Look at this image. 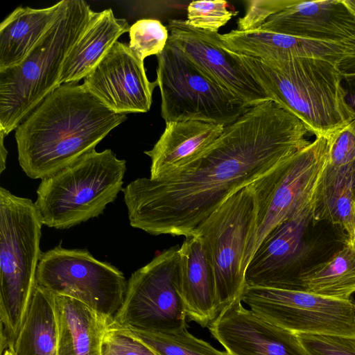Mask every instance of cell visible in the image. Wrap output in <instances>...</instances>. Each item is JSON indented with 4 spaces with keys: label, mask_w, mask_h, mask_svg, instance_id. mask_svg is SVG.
<instances>
[{
    "label": "cell",
    "mask_w": 355,
    "mask_h": 355,
    "mask_svg": "<svg viewBox=\"0 0 355 355\" xmlns=\"http://www.w3.org/2000/svg\"><path fill=\"white\" fill-rule=\"evenodd\" d=\"M310 132L272 101L249 107L182 171L123 188L130 225L152 235L193 236L233 193L310 144Z\"/></svg>",
    "instance_id": "1"
},
{
    "label": "cell",
    "mask_w": 355,
    "mask_h": 355,
    "mask_svg": "<svg viewBox=\"0 0 355 355\" xmlns=\"http://www.w3.org/2000/svg\"><path fill=\"white\" fill-rule=\"evenodd\" d=\"M126 119L83 84L60 85L15 129L19 165L28 177L42 180L95 150Z\"/></svg>",
    "instance_id": "2"
},
{
    "label": "cell",
    "mask_w": 355,
    "mask_h": 355,
    "mask_svg": "<svg viewBox=\"0 0 355 355\" xmlns=\"http://www.w3.org/2000/svg\"><path fill=\"white\" fill-rule=\"evenodd\" d=\"M233 53L270 101L316 137H327L354 120L338 63L314 58L261 60Z\"/></svg>",
    "instance_id": "3"
},
{
    "label": "cell",
    "mask_w": 355,
    "mask_h": 355,
    "mask_svg": "<svg viewBox=\"0 0 355 355\" xmlns=\"http://www.w3.org/2000/svg\"><path fill=\"white\" fill-rule=\"evenodd\" d=\"M49 30L18 66L0 71V131L8 135L55 89L64 61L94 10L83 0H62Z\"/></svg>",
    "instance_id": "4"
},
{
    "label": "cell",
    "mask_w": 355,
    "mask_h": 355,
    "mask_svg": "<svg viewBox=\"0 0 355 355\" xmlns=\"http://www.w3.org/2000/svg\"><path fill=\"white\" fill-rule=\"evenodd\" d=\"M42 225L35 202L0 187L1 352L12 347L35 285Z\"/></svg>",
    "instance_id": "5"
},
{
    "label": "cell",
    "mask_w": 355,
    "mask_h": 355,
    "mask_svg": "<svg viewBox=\"0 0 355 355\" xmlns=\"http://www.w3.org/2000/svg\"><path fill=\"white\" fill-rule=\"evenodd\" d=\"M126 162L93 150L41 180L36 209L44 225L69 229L101 215L123 190Z\"/></svg>",
    "instance_id": "6"
},
{
    "label": "cell",
    "mask_w": 355,
    "mask_h": 355,
    "mask_svg": "<svg viewBox=\"0 0 355 355\" xmlns=\"http://www.w3.org/2000/svg\"><path fill=\"white\" fill-rule=\"evenodd\" d=\"M329 147L327 137H316L252 184L257 216L245 250L244 271L268 234L313 199L327 163Z\"/></svg>",
    "instance_id": "7"
},
{
    "label": "cell",
    "mask_w": 355,
    "mask_h": 355,
    "mask_svg": "<svg viewBox=\"0 0 355 355\" xmlns=\"http://www.w3.org/2000/svg\"><path fill=\"white\" fill-rule=\"evenodd\" d=\"M157 58L156 80L166 123L198 121L226 126L250 107L200 70L169 37Z\"/></svg>",
    "instance_id": "8"
},
{
    "label": "cell",
    "mask_w": 355,
    "mask_h": 355,
    "mask_svg": "<svg viewBox=\"0 0 355 355\" xmlns=\"http://www.w3.org/2000/svg\"><path fill=\"white\" fill-rule=\"evenodd\" d=\"M256 216L251 184L230 196L196 230L213 268L219 313L241 301L246 286L243 259Z\"/></svg>",
    "instance_id": "9"
},
{
    "label": "cell",
    "mask_w": 355,
    "mask_h": 355,
    "mask_svg": "<svg viewBox=\"0 0 355 355\" xmlns=\"http://www.w3.org/2000/svg\"><path fill=\"white\" fill-rule=\"evenodd\" d=\"M179 248L164 250L131 275L114 324L154 334L187 328V315L178 293Z\"/></svg>",
    "instance_id": "10"
},
{
    "label": "cell",
    "mask_w": 355,
    "mask_h": 355,
    "mask_svg": "<svg viewBox=\"0 0 355 355\" xmlns=\"http://www.w3.org/2000/svg\"><path fill=\"white\" fill-rule=\"evenodd\" d=\"M127 282L117 268L87 250L60 245L42 253L35 277L37 285L54 295L80 300L113 320L123 304Z\"/></svg>",
    "instance_id": "11"
},
{
    "label": "cell",
    "mask_w": 355,
    "mask_h": 355,
    "mask_svg": "<svg viewBox=\"0 0 355 355\" xmlns=\"http://www.w3.org/2000/svg\"><path fill=\"white\" fill-rule=\"evenodd\" d=\"M241 300L266 321L295 334L355 336V302L352 300L248 286Z\"/></svg>",
    "instance_id": "12"
},
{
    "label": "cell",
    "mask_w": 355,
    "mask_h": 355,
    "mask_svg": "<svg viewBox=\"0 0 355 355\" xmlns=\"http://www.w3.org/2000/svg\"><path fill=\"white\" fill-rule=\"evenodd\" d=\"M317 221L313 198L264 239L245 269L246 286L295 291L308 268L309 227Z\"/></svg>",
    "instance_id": "13"
},
{
    "label": "cell",
    "mask_w": 355,
    "mask_h": 355,
    "mask_svg": "<svg viewBox=\"0 0 355 355\" xmlns=\"http://www.w3.org/2000/svg\"><path fill=\"white\" fill-rule=\"evenodd\" d=\"M169 38L205 74L249 106L270 101L263 89L221 43L220 34L198 29L186 20L168 21Z\"/></svg>",
    "instance_id": "14"
},
{
    "label": "cell",
    "mask_w": 355,
    "mask_h": 355,
    "mask_svg": "<svg viewBox=\"0 0 355 355\" xmlns=\"http://www.w3.org/2000/svg\"><path fill=\"white\" fill-rule=\"evenodd\" d=\"M83 85L117 114L150 110L157 80L147 78L144 60L117 41L84 79Z\"/></svg>",
    "instance_id": "15"
},
{
    "label": "cell",
    "mask_w": 355,
    "mask_h": 355,
    "mask_svg": "<svg viewBox=\"0 0 355 355\" xmlns=\"http://www.w3.org/2000/svg\"><path fill=\"white\" fill-rule=\"evenodd\" d=\"M229 355H308L296 334L268 322L239 301L209 325Z\"/></svg>",
    "instance_id": "16"
},
{
    "label": "cell",
    "mask_w": 355,
    "mask_h": 355,
    "mask_svg": "<svg viewBox=\"0 0 355 355\" xmlns=\"http://www.w3.org/2000/svg\"><path fill=\"white\" fill-rule=\"evenodd\" d=\"M259 28L320 42H355V16L343 0H295Z\"/></svg>",
    "instance_id": "17"
},
{
    "label": "cell",
    "mask_w": 355,
    "mask_h": 355,
    "mask_svg": "<svg viewBox=\"0 0 355 355\" xmlns=\"http://www.w3.org/2000/svg\"><path fill=\"white\" fill-rule=\"evenodd\" d=\"M222 45L243 56L261 60H285L293 58H314L339 63L351 56L353 44L307 40L263 28L232 30L220 34Z\"/></svg>",
    "instance_id": "18"
},
{
    "label": "cell",
    "mask_w": 355,
    "mask_h": 355,
    "mask_svg": "<svg viewBox=\"0 0 355 355\" xmlns=\"http://www.w3.org/2000/svg\"><path fill=\"white\" fill-rule=\"evenodd\" d=\"M224 125L198 121L166 123L152 149L144 152L151 160V179L175 175L197 160L218 138Z\"/></svg>",
    "instance_id": "19"
},
{
    "label": "cell",
    "mask_w": 355,
    "mask_h": 355,
    "mask_svg": "<svg viewBox=\"0 0 355 355\" xmlns=\"http://www.w3.org/2000/svg\"><path fill=\"white\" fill-rule=\"evenodd\" d=\"M179 256L178 293L187 319L209 327L219 312L214 270L201 238L186 237Z\"/></svg>",
    "instance_id": "20"
},
{
    "label": "cell",
    "mask_w": 355,
    "mask_h": 355,
    "mask_svg": "<svg viewBox=\"0 0 355 355\" xmlns=\"http://www.w3.org/2000/svg\"><path fill=\"white\" fill-rule=\"evenodd\" d=\"M130 28L127 20L115 17L111 8L94 12L64 61L59 85L85 79Z\"/></svg>",
    "instance_id": "21"
},
{
    "label": "cell",
    "mask_w": 355,
    "mask_h": 355,
    "mask_svg": "<svg viewBox=\"0 0 355 355\" xmlns=\"http://www.w3.org/2000/svg\"><path fill=\"white\" fill-rule=\"evenodd\" d=\"M58 355H101V343L114 320L74 298L55 295Z\"/></svg>",
    "instance_id": "22"
},
{
    "label": "cell",
    "mask_w": 355,
    "mask_h": 355,
    "mask_svg": "<svg viewBox=\"0 0 355 355\" xmlns=\"http://www.w3.org/2000/svg\"><path fill=\"white\" fill-rule=\"evenodd\" d=\"M60 1L45 8L19 6L0 25V71L20 64L55 19Z\"/></svg>",
    "instance_id": "23"
},
{
    "label": "cell",
    "mask_w": 355,
    "mask_h": 355,
    "mask_svg": "<svg viewBox=\"0 0 355 355\" xmlns=\"http://www.w3.org/2000/svg\"><path fill=\"white\" fill-rule=\"evenodd\" d=\"M355 162L336 167L327 163L314 196L315 216L338 226L355 243Z\"/></svg>",
    "instance_id": "24"
},
{
    "label": "cell",
    "mask_w": 355,
    "mask_h": 355,
    "mask_svg": "<svg viewBox=\"0 0 355 355\" xmlns=\"http://www.w3.org/2000/svg\"><path fill=\"white\" fill-rule=\"evenodd\" d=\"M55 295L35 284L16 340L14 355H58Z\"/></svg>",
    "instance_id": "25"
},
{
    "label": "cell",
    "mask_w": 355,
    "mask_h": 355,
    "mask_svg": "<svg viewBox=\"0 0 355 355\" xmlns=\"http://www.w3.org/2000/svg\"><path fill=\"white\" fill-rule=\"evenodd\" d=\"M295 291L352 300L355 293V243L345 239L329 259L313 264L299 276Z\"/></svg>",
    "instance_id": "26"
},
{
    "label": "cell",
    "mask_w": 355,
    "mask_h": 355,
    "mask_svg": "<svg viewBox=\"0 0 355 355\" xmlns=\"http://www.w3.org/2000/svg\"><path fill=\"white\" fill-rule=\"evenodd\" d=\"M159 355H229L191 334L187 328L171 334H154L125 328Z\"/></svg>",
    "instance_id": "27"
},
{
    "label": "cell",
    "mask_w": 355,
    "mask_h": 355,
    "mask_svg": "<svg viewBox=\"0 0 355 355\" xmlns=\"http://www.w3.org/2000/svg\"><path fill=\"white\" fill-rule=\"evenodd\" d=\"M129 35L130 49L142 60L153 55H159L169 37L168 28L155 19L137 21L130 26Z\"/></svg>",
    "instance_id": "28"
},
{
    "label": "cell",
    "mask_w": 355,
    "mask_h": 355,
    "mask_svg": "<svg viewBox=\"0 0 355 355\" xmlns=\"http://www.w3.org/2000/svg\"><path fill=\"white\" fill-rule=\"evenodd\" d=\"M227 7V2L223 0L191 1L186 21L193 28L218 33L235 15Z\"/></svg>",
    "instance_id": "29"
},
{
    "label": "cell",
    "mask_w": 355,
    "mask_h": 355,
    "mask_svg": "<svg viewBox=\"0 0 355 355\" xmlns=\"http://www.w3.org/2000/svg\"><path fill=\"white\" fill-rule=\"evenodd\" d=\"M101 355H159L128 329L112 322L101 343Z\"/></svg>",
    "instance_id": "30"
},
{
    "label": "cell",
    "mask_w": 355,
    "mask_h": 355,
    "mask_svg": "<svg viewBox=\"0 0 355 355\" xmlns=\"http://www.w3.org/2000/svg\"><path fill=\"white\" fill-rule=\"evenodd\" d=\"M308 355H355V336L296 334Z\"/></svg>",
    "instance_id": "31"
},
{
    "label": "cell",
    "mask_w": 355,
    "mask_h": 355,
    "mask_svg": "<svg viewBox=\"0 0 355 355\" xmlns=\"http://www.w3.org/2000/svg\"><path fill=\"white\" fill-rule=\"evenodd\" d=\"M295 0H250L246 2V11L237 21V30L259 28L272 15L291 6Z\"/></svg>",
    "instance_id": "32"
},
{
    "label": "cell",
    "mask_w": 355,
    "mask_h": 355,
    "mask_svg": "<svg viewBox=\"0 0 355 355\" xmlns=\"http://www.w3.org/2000/svg\"><path fill=\"white\" fill-rule=\"evenodd\" d=\"M346 83V101L354 115V120L349 124V127L355 134V74L343 76Z\"/></svg>",
    "instance_id": "33"
},
{
    "label": "cell",
    "mask_w": 355,
    "mask_h": 355,
    "mask_svg": "<svg viewBox=\"0 0 355 355\" xmlns=\"http://www.w3.org/2000/svg\"><path fill=\"white\" fill-rule=\"evenodd\" d=\"M352 44L354 46V53L338 64V69L342 76L355 74V42Z\"/></svg>",
    "instance_id": "34"
},
{
    "label": "cell",
    "mask_w": 355,
    "mask_h": 355,
    "mask_svg": "<svg viewBox=\"0 0 355 355\" xmlns=\"http://www.w3.org/2000/svg\"><path fill=\"white\" fill-rule=\"evenodd\" d=\"M1 132V141H0V173L6 169V162L8 151L4 146V137L6 135L2 131Z\"/></svg>",
    "instance_id": "35"
},
{
    "label": "cell",
    "mask_w": 355,
    "mask_h": 355,
    "mask_svg": "<svg viewBox=\"0 0 355 355\" xmlns=\"http://www.w3.org/2000/svg\"><path fill=\"white\" fill-rule=\"evenodd\" d=\"M343 1L355 16V0H343Z\"/></svg>",
    "instance_id": "36"
},
{
    "label": "cell",
    "mask_w": 355,
    "mask_h": 355,
    "mask_svg": "<svg viewBox=\"0 0 355 355\" xmlns=\"http://www.w3.org/2000/svg\"><path fill=\"white\" fill-rule=\"evenodd\" d=\"M3 355H14V353L11 349H6L3 351Z\"/></svg>",
    "instance_id": "37"
},
{
    "label": "cell",
    "mask_w": 355,
    "mask_h": 355,
    "mask_svg": "<svg viewBox=\"0 0 355 355\" xmlns=\"http://www.w3.org/2000/svg\"><path fill=\"white\" fill-rule=\"evenodd\" d=\"M354 205H355V188H354Z\"/></svg>",
    "instance_id": "38"
}]
</instances>
